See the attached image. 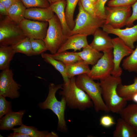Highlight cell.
Wrapping results in <instances>:
<instances>
[{"instance_id": "1", "label": "cell", "mask_w": 137, "mask_h": 137, "mask_svg": "<svg viewBox=\"0 0 137 137\" xmlns=\"http://www.w3.org/2000/svg\"><path fill=\"white\" fill-rule=\"evenodd\" d=\"M100 80L102 96L106 105L110 112L118 113L127 103V101L120 96L117 91L118 85L122 83L121 78L111 75Z\"/></svg>"}, {"instance_id": "2", "label": "cell", "mask_w": 137, "mask_h": 137, "mask_svg": "<svg viewBox=\"0 0 137 137\" xmlns=\"http://www.w3.org/2000/svg\"><path fill=\"white\" fill-rule=\"evenodd\" d=\"M75 77L69 78L67 82L62 85V90L59 92L60 95L64 97L67 106L72 109L83 111L94 106L93 103L88 94L77 86Z\"/></svg>"}, {"instance_id": "3", "label": "cell", "mask_w": 137, "mask_h": 137, "mask_svg": "<svg viewBox=\"0 0 137 137\" xmlns=\"http://www.w3.org/2000/svg\"><path fill=\"white\" fill-rule=\"evenodd\" d=\"M63 84L55 85L50 83L48 86L49 91L45 100L39 104L38 106L42 110L49 109L52 110L57 116L58 119L57 130L64 133L68 132L65 118V111L66 102L65 98L62 96L61 100L58 101L56 96L57 91L62 89Z\"/></svg>"}, {"instance_id": "4", "label": "cell", "mask_w": 137, "mask_h": 137, "mask_svg": "<svg viewBox=\"0 0 137 137\" xmlns=\"http://www.w3.org/2000/svg\"><path fill=\"white\" fill-rule=\"evenodd\" d=\"M75 83L90 97L96 112L102 111L107 113L110 112L103 99L99 82H96L87 75L83 74L78 75L75 79Z\"/></svg>"}, {"instance_id": "5", "label": "cell", "mask_w": 137, "mask_h": 137, "mask_svg": "<svg viewBox=\"0 0 137 137\" xmlns=\"http://www.w3.org/2000/svg\"><path fill=\"white\" fill-rule=\"evenodd\" d=\"M78 4V13L75 21L74 27L71 30L70 36L77 34H83L87 36L93 35L98 29L102 27L105 24V20L94 16L86 12L80 1Z\"/></svg>"}, {"instance_id": "6", "label": "cell", "mask_w": 137, "mask_h": 137, "mask_svg": "<svg viewBox=\"0 0 137 137\" xmlns=\"http://www.w3.org/2000/svg\"><path fill=\"white\" fill-rule=\"evenodd\" d=\"M48 23L46 35L43 40L47 50L54 54L57 53L66 41L67 36L64 34L61 24L55 14Z\"/></svg>"}, {"instance_id": "7", "label": "cell", "mask_w": 137, "mask_h": 137, "mask_svg": "<svg viewBox=\"0 0 137 137\" xmlns=\"http://www.w3.org/2000/svg\"><path fill=\"white\" fill-rule=\"evenodd\" d=\"M26 37L19 24L5 16L0 21V46H12Z\"/></svg>"}, {"instance_id": "8", "label": "cell", "mask_w": 137, "mask_h": 137, "mask_svg": "<svg viewBox=\"0 0 137 137\" xmlns=\"http://www.w3.org/2000/svg\"><path fill=\"white\" fill-rule=\"evenodd\" d=\"M103 55L93 65L88 75L93 80H101L111 75L114 68L113 50L103 53Z\"/></svg>"}, {"instance_id": "9", "label": "cell", "mask_w": 137, "mask_h": 137, "mask_svg": "<svg viewBox=\"0 0 137 137\" xmlns=\"http://www.w3.org/2000/svg\"><path fill=\"white\" fill-rule=\"evenodd\" d=\"M131 6L105 7V25L121 28L125 25L132 13Z\"/></svg>"}, {"instance_id": "10", "label": "cell", "mask_w": 137, "mask_h": 137, "mask_svg": "<svg viewBox=\"0 0 137 137\" xmlns=\"http://www.w3.org/2000/svg\"><path fill=\"white\" fill-rule=\"evenodd\" d=\"M13 76L9 68L2 71L0 74V95L12 99L19 97L18 91L21 87L14 80Z\"/></svg>"}, {"instance_id": "11", "label": "cell", "mask_w": 137, "mask_h": 137, "mask_svg": "<svg viewBox=\"0 0 137 137\" xmlns=\"http://www.w3.org/2000/svg\"><path fill=\"white\" fill-rule=\"evenodd\" d=\"M27 37L43 40L48 25V22L34 21L24 18L19 24Z\"/></svg>"}, {"instance_id": "12", "label": "cell", "mask_w": 137, "mask_h": 137, "mask_svg": "<svg viewBox=\"0 0 137 137\" xmlns=\"http://www.w3.org/2000/svg\"><path fill=\"white\" fill-rule=\"evenodd\" d=\"M112 41L114 67L111 75L119 77L122 73V69L120 66L121 60L124 57L130 55L133 49L127 46L118 37L112 39Z\"/></svg>"}, {"instance_id": "13", "label": "cell", "mask_w": 137, "mask_h": 137, "mask_svg": "<svg viewBox=\"0 0 137 137\" xmlns=\"http://www.w3.org/2000/svg\"><path fill=\"white\" fill-rule=\"evenodd\" d=\"M101 28L108 34L117 36L132 49L135 48L134 43L137 41V24L131 27H127L124 29L114 28L105 24Z\"/></svg>"}, {"instance_id": "14", "label": "cell", "mask_w": 137, "mask_h": 137, "mask_svg": "<svg viewBox=\"0 0 137 137\" xmlns=\"http://www.w3.org/2000/svg\"><path fill=\"white\" fill-rule=\"evenodd\" d=\"M93 39L89 44L92 48L103 53L113 50L112 39L108 34L99 28L93 35Z\"/></svg>"}, {"instance_id": "15", "label": "cell", "mask_w": 137, "mask_h": 137, "mask_svg": "<svg viewBox=\"0 0 137 137\" xmlns=\"http://www.w3.org/2000/svg\"><path fill=\"white\" fill-rule=\"evenodd\" d=\"M87 36L81 34H77L67 36V39L57 53H60L69 49L74 52L80 50L89 44L87 40Z\"/></svg>"}, {"instance_id": "16", "label": "cell", "mask_w": 137, "mask_h": 137, "mask_svg": "<svg viewBox=\"0 0 137 137\" xmlns=\"http://www.w3.org/2000/svg\"><path fill=\"white\" fill-rule=\"evenodd\" d=\"M54 13L49 7H33L26 8L24 18L31 20L48 22L54 16Z\"/></svg>"}, {"instance_id": "17", "label": "cell", "mask_w": 137, "mask_h": 137, "mask_svg": "<svg viewBox=\"0 0 137 137\" xmlns=\"http://www.w3.org/2000/svg\"><path fill=\"white\" fill-rule=\"evenodd\" d=\"M25 112V110L17 112L12 111L6 114L0 119V130H9L14 126L23 124L22 119Z\"/></svg>"}, {"instance_id": "18", "label": "cell", "mask_w": 137, "mask_h": 137, "mask_svg": "<svg viewBox=\"0 0 137 137\" xmlns=\"http://www.w3.org/2000/svg\"><path fill=\"white\" fill-rule=\"evenodd\" d=\"M66 0L56 2L50 5L49 8L57 16L61 24L63 32L66 36H70L71 30L67 24L65 14Z\"/></svg>"}, {"instance_id": "19", "label": "cell", "mask_w": 137, "mask_h": 137, "mask_svg": "<svg viewBox=\"0 0 137 137\" xmlns=\"http://www.w3.org/2000/svg\"><path fill=\"white\" fill-rule=\"evenodd\" d=\"M118 113L121 118L128 123L137 133V104L128 105Z\"/></svg>"}, {"instance_id": "20", "label": "cell", "mask_w": 137, "mask_h": 137, "mask_svg": "<svg viewBox=\"0 0 137 137\" xmlns=\"http://www.w3.org/2000/svg\"><path fill=\"white\" fill-rule=\"evenodd\" d=\"M75 53L86 63L93 65L97 63L103 55V53L94 49L89 45L83 48L82 51Z\"/></svg>"}, {"instance_id": "21", "label": "cell", "mask_w": 137, "mask_h": 137, "mask_svg": "<svg viewBox=\"0 0 137 137\" xmlns=\"http://www.w3.org/2000/svg\"><path fill=\"white\" fill-rule=\"evenodd\" d=\"M113 137H137V133L132 127L122 118L117 121Z\"/></svg>"}, {"instance_id": "22", "label": "cell", "mask_w": 137, "mask_h": 137, "mask_svg": "<svg viewBox=\"0 0 137 137\" xmlns=\"http://www.w3.org/2000/svg\"><path fill=\"white\" fill-rule=\"evenodd\" d=\"M12 130L28 135L30 137H57L58 135L55 132H49L47 131H40L33 126H28L23 124L19 127L13 128Z\"/></svg>"}, {"instance_id": "23", "label": "cell", "mask_w": 137, "mask_h": 137, "mask_svg": "<svg viewBox=\"0 0 137 137\" xmlns=\"http://www.w3.org/2000/svg\"><path fill=\"white\" fill-rule=\"evenodd\" d=\"M26 8L20 0H18L8 10L7 16L19 24L24 18Z\"/></svg>"}, {"instance_id": "24", "label": "cell", "mask_w": 137, "mask_h": 137, "mask_svg": "<svg viewBox=\"0 0 137 137\" xmlns=\"http://www.w3.org/2000/svg\"><path fill=\"white\" fill-rule=\"evenodd\" d=\"M89 65L82 60L66 65V73L67 77L69 79L76 75H87L90 70Z\"/></svg>"}, {"instance_id": "25", "label": "cell", "mask_w": 137, "mask_h": 137, "mask_svg": "<svg viewBox=\"0 0 137 137\" xmlns=\"http://www.w3.org/2000/svg\"><path fill=\"white\" fill-rule=\"evenodd\" d=\"M16 53L12 46H0V70L9 68L10 63Z\"/></svg>"}, {"instance_id": "26", "label": "cell", "mask_w": 137, "mask_h": 137, "mask_svg": "<svg viewBox=\"0 0 137 137\" xmlns=\"http://www.w3.org/2000/svg\"><path fill=\"white\" fill-rule=\"evenodd\" d=\"M118 95L127 101L132 100L134 95L137 93V77H135L134 82L128 85H123L122 83L119 84L117 88Z\"/></svg>"}, {"instance_id": "27", "label": "cell", "mask_w": 137, "mask_h": 137, "mask_svg": "<svg viewBox=\"0 0 137 137\" xmlns=\"http://www.w3.org/2000/svg\"><path fill=\"white\" fill-rule=\"evenodd\" d=\"M54 59L60 61L65 65L72 64L82 60L75 52L66 51L55 54H49Z\"/></svg>"}, {"instance_id": "28", "label": "cell", "mask_w": 137, "mask_h": 137, "mask_svg": "<svg viewBox=\"0 0 137 137\" xmlns=\"http://www.w3.org/2000/svg\"><path fill=\"white\" fill-rule=\"evenodd\" d=\"M42 58L46 62L53 66L61 74L63 79L64 83L67 82L69 79L67 77L66 71V65L63 63L55 59L49 54L43 53L41 54Z\"/></svg>"}, {"instance_id": "29", "label": "cell", "mask_w": 137, "mask_h": 137, "mask_svg": "<svg viewBox=\"0 0 137 137\" xmlns=\"http://www.w3.org/2000/svg\"><path fill=\"white\" fill-rule=\"evenodd\" d=\"M80 0H66L65 14L67 24L72 30L75 25L74 15L76 7Z\"/></svg>"}, {"instance_id": "30", "label": "cell", "mask_w": 137, "mask_h": 137, "mask_svg": "<svg viewBox=\"0 0 137 137\" xmlns=\"http://www.w3.org/2000/svg\"><path fill=\"white\" fill-rule=\"evenodd\" d=\"M12 46L16 53H22L29 57L34 55L30 39L27 37Z\"/></svg>"}, {"instance_id": "31", "label": "cell", "mask_w": 137, "mask_h": 137, "mask_svg": "<svg viewBox=\"0 0 137 137\" xmlns=\"http://www.w3.org/2000/svg\"><path fill=\"white\" fill-rule=\"evenodd\" d=\"M122 66L129 72L137 73V46L132 53L123 60Z\"/></svg>"}, {"instance_id": "32", "label": "cell", "mask_w": 137, "mask_h": 137, "mask_svg": "<svg viewBox=\"0 0 137 137\" xmlns=\"http://www.w3.org/2000/svg\"><path fill=\"white\" fill-rule=\"evenodd\" d=\"M29 39L34 55H41L47 50L43 40L41 39Z\"/></svg>"}, {"instance_id": "33", "label": "cell", "mask_w": 137, "mask_h": 137, "mask_svg": "<svg viewBox=\"0 0 137 137\" xmlns=\"http://www.w3.org/2000/svg\"><path fill=\"white\" fill-rule=\"evenodd\" d=\"M26 8L33 7L48 8L50 4L48 0H20Z\"/></svg>"}, {"instance_id": "34", "label": "cell", "mask_w": 137, "mask_h": 137, "mask_svg": "<svg viewBox=\"0 0 137 137\" xmlns=\"http://www.w3.org/2000/svg\"><path fill=\"white\" fill-rule=\"evenodd\" d=\"M108 0H97L95 5V15L96 17L105 20V4Z\"/></svg>"}, {"instance_id": "35", "label": "cell", "mask_w": 137, "mask_h": 137, "mask_svg": "<svg viewBox=\"0 0 137 137\" xmlns=\"http://www.w3.org/2000/svg\"><path fill=\"white\" fill-rule=\"evenodd\" d=\"M11 102L7 101L5 97L0 95V118L12 111Z\"/></svg>"}, {"instance_id": "36", "label": "cell", "mask_w": 137, "mask_h": 137, "mask_svg": "<svg viewBox=\"0 0 137 137\" xmlns=\"http://www.w3.org/2000/svg\"><path fill=\"white\" fill-rule=\"evenodd\" d=\"M137 0H110L107 3L108 6L124 7L131 6Z\"/></svg>"}, {"instance_id": "37", "label": "cell", "mask_w": 137, "mask_h": 137, "mask_svg": "<svg viewBox=\"0 0 137 137\" xmlns=\"http://www.w3.org/2000/svg\"><path fill=\"white\" fill-rule=\"evenodd\" d=\"M80 1L83 9L86 12L96 17L95 5L93 3L89 0Z\"/></svg>"}, {"instance_id": "38", "label": "cell", "mask_w": 137, "mask_h": 137, "mask_svg": "<svg viewBox=\"0 0 137 137\" xmlns=\"http://www.w3.org/2000/svg\"><path fill=\"white\" fill-rule=\"evenodd\" d=\"M100 124L104 127L108 128L116 124L114 118L108 115L101 116L99 120Z\"/></svg>"}, {"instance_id": "39", "label": "cell", "mask_w": 137, "mask_h": 137, "mask_svg": "<svg viewBox=\"0 0 137 137\" xmlns=\"http://www.w3.org/2000/svg\"><path fill=\"white\" fill-rule=\"evenodd\" d=\"M132 11L131 15L127 21L126 25L131 26L134 22L137 20V1L131 6Z\"/></svg>"}, {"instance_id": "40", "label": "cell", "mask_w": 137, "mask_h": 137, "mask_svg": "<svg viewBox=\"0 0 137 137\" xmlns=\"http://www.w3.org/2000/svg\"><path fill=\"white\" fill-rule=\"evenodd\" d=\"M18 0H0V3L2 4L7 10Z\"/></svg>"}, {"instance_id": "41", "label": "cell", "mask_w": 137, "mask_h": 137, "mask_svg": "<svg viewBox=\"0 0 137 137\" xmlns=\"http://www.w3.org/2000/svg\"><path fill=\"white\" fill-rule=\"evenodd\" d=\"M8 137H30V136L26 134L18 132H14L10 133L8 135Z\"/></svg>"}, {"instance_id": "42", "label": "cell", "mask_w": 137, "mask_h": 137, "mask_svg": "<svg viewBox=\"0 0 137 137\" xmlns=\"http://www.w3.org/2000/svg\"><path fill=\"white\" fill-rule=\"evenodd\" d=\"M8 10L1 3H0V15L1 16H7Z\"/></svg>"}, {"instance_id": "43", "label": "cell", "mask_w": 137, "mask_h": 137, "mask_svg": "<svg viewBox=\"0 0 137 137\" xmlns=\"http://www.w3.org/2000/svg\"><path fill=\"white\" fill-rule=\"evenodd\" d=\"M132 100L137 104V93L134 95L132 98Z\"/></svg>"}, {"instance_id": "44", "label": "cell", "mask_w": 137, "mask_h": 137, "mask_svg": "<svg viewBox=\"0 0 137 137\" xmlns=\"http://www.w3.org/2000/svg\"><path fill=\"white\" fill-rule=\"evenodd\" d=\"M50 5H51L56 2L63 0H48Z\"/></svg>"}, {"instance_id": "45", "label": "cell", "mask_w": 137, "mask_h": 137, "mask_svg": "<svg viewBox=\"0 0 137 137\" xmlns=\"http://www.w3.org/2000/svg\"><path fill=\"white\" fill-rule=\"evenodd\" d=\"M91 2L93 3L94 5L95 4L97 0H89Z\"/></svg>"}]
</instances>
